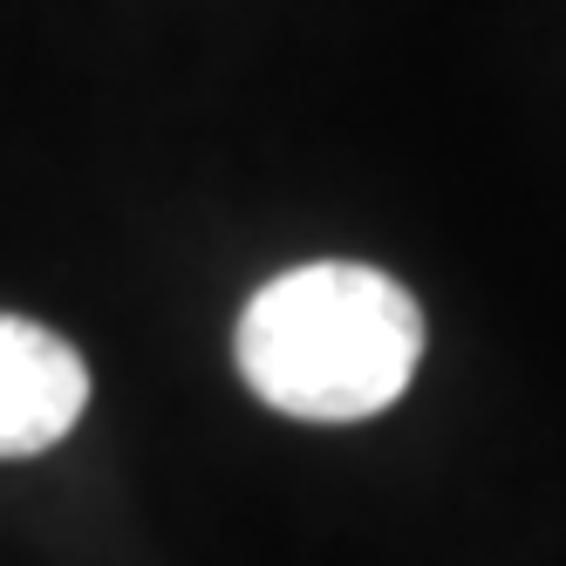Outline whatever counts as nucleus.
<instances>
[{"instance_id": "2", "label": "nucleus", "mask_w": 566, "mask_h": 566, "mask_svg": "<svg viewBox=\"0 0 566 566\" xmlns=\"http://www.w3.org/2000/svg\"><path fill=\"white\" fill-rule=\"evenodd\" d=\"M90 402V369L55 328L0 314V458H34L75 430Z\"/></svg>"}, {"instance_id": "1", "label": "nucleus", "mask_w": 566, "mask_h": 566, "mask_svg": "<svg viewBox=\"0 0 566 566\" xmlns=\"http://www.w3.org/2000/svg\"><path fill=\"white\" fill-rule=\"evenodd\" d=\"M247 389L294 423H361L410 389L423 361L417 294L361 260L273 273L232 328Z\"/></svg>"}]
</instances>
